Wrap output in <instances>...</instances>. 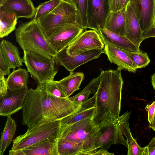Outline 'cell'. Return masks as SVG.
<instances>
[{
    "instance_id": "6da1fadb",
    "label": "cell",
    "mask_w": 155,
    "mask_h": 155,
    "mask_svg": "<svg viewBox=\"0 0 155 155\" xmlns=\"http://www.w3.org/2000/svg\"><path fill=\"white\" fill-rule=\"evenodd\" d=\"M81 104L68 97H57L47 90L46 84H39L35 89H29L22 110V124L28 130L60 120L74 113Z\"/></svg>"
},
{
    "instance_id": "7a4b0ae2",
    "label": "cell",
    "mask_w": 155,
    "mask_h": 155,
    "mask_svg": "<svg viewBox=\"0 0 155 155\" xmlns=\"http://www.w3.org/2000/svg\"><path fill=\"white\" fill-rule=\"evenodd\" d=\"M122 70H101L100 83L96 94L95 113L93 118L96 126L107 114L119 117L121 108L122 91L124 81Z\"/></svg>"
},
{
    "instance_id": "3957f363",
    "label": "cell",
    "mask_w": 155,
    "mask_h": 155,
    "mask_svg": "<svg viewBox=\"0 0 155 155\" xmlns=\"http://www.w3.org/2000/svg\"><path fill=\"white\" fill-rule=\"evenodd\" d=\"M15 36L16 41L23 51L54 58L56 52L48 43L38 21L34 18L20 23L15 30Z\"/></svg>"
},
{
    "instance_id": "277c9868",
    "label": "cell",
    "mask_w": 155,
    "mask_h": 155,
    "mask_svg": "<svg viewBox=\"0 0 155 155\" xmlns=\"http://www.w3.org/2000/svg\"><path fill=\"white\" fill-rule=\"evenodd\" d=\"M97 127L94 125L93 118H88L61 128L59 138L82 146L85 155H91L97 150Z\"/></svg>"
},
{
    "instance_id": "5b68a950",
    "label": "cell",
    "mask_w": 155,
    "mask_h": 155,
    "mask_svg": "<svg viewBox=\"0 0 155 155\" xmlns=\"http://www.w3.org/2000/svg\"><path fill=\"white\" fill-rule=\"evenodd\" d=\"M38 22L48 40L61 25L78 23L76 8L74 5L61 0L56 8Z\"/></svg>"
},
{
    "instance_id": "8992f818",
    "label": "cell",
    "mask_w": 155,
    "mask_h": 155,
    "mask_svg": "<svg viewBox=\"0 0 155 155\" xmlns=\"http://www.w3.org/2000/svg\"><path fill=\"white\" fill-rule=\"evenodd\" d=\"M23 51V62L33 79L39 84L54 80L58 71L55 68L54 58L49 59L32 52Z\"/></svg>"
},
{
    "instance_id": "52a82bcc",
    "label": "cell",
    "mask_w": 155,
    "mask_h": 155,
    "mask_svg": "<svg viewBox=\"0 0 155 155\" xmlns=\"http://www.w3.org/2000/svg\"><path fill=\"white\" fill-rule=\"evenodd\" d=\"M61 129L60 120L27 130L14 140L11 150H22L48 139L58 138Z\"/></svg>"
},
{
    "instance_id": "ba28073f",
    "label": "cell",
    "mask_w": 155,
    "mask_h": 155,
    "mask_svg": "<svg viewBox=\"0 0 155 155\" xmlns=\"http://www.w3.org/2000/svg\"><path fill=\"white\" fill-rule=\"evenodd\" d=\"M119 117L108 114L96 125L97 128V150L100 148L107 149L111 145L118 143L127 148V140L118 126Z\"/></svg>"
},
{
    "instance_id": "9c48e42d",
    "label": "cell",
    "mask_w": 155,
    "mask_h": 155,
    "mask_svg": "<svg viewBox=\"0 0 155 155\" xmlns=\"http://www.w3.org/2000/svg\"><path fill=\"white\" fill-rule=\"evenodd\" d=\"M84 30L77 23L65 24L59 27L48 42L57 54L68 46Z\"/></svg>"
},
{
    "instance_id": "30bf717a",
    "label": "cell",
    "mask_w": 155,
    "mask_h": 155,
    "mask_svg": "<svg viewBox=\"0 0 155 155\" xmlns=\"http://www.w3.org/2000/svg\"><path fill=\"white\" fill-rule=\"evenodd\" d=\"M104 47V44L97 31L86 30L66 48V52L68 55L73 56L93 50L103 49Z\"/></svg>"
},
{
    "instance_id": "8fae6325",
    "label": "cell",
    "mask_w": 155,
    "mask_h": 155,
    "mask_svg": "<svg viewBox=\"0 0 155 155\" xmlns=\"http://www.w3.org/2000/svg\"><path fill=\"white\" fill-rule=\"evenodd\" d=\"M110 12V0H87V28L97 32L99 28H104Z\"/></svg>"
},
{
    "instance_id": "7c38bea8",
    "label": "cell",
    "mask_w": 155,
    "mask_h": 155,
    "mask_svg": "<svg viewBox=\"0 0 155 155\" xmlns=\"http://www.w3.org/2000/svg\"><path fill=\"white\" fill-rule=\"evenodd\" d=\"M103 53H104V48L93 50L71 56L67 54L66 48L56 54L54 58L55 63L57 65L63 66L71 72L81 65L98 58Z\"/></svg>"
},
{
    "instance_id": "4fadbf2b",
    "label": "cell",
    "mask_w": 155,
    "mask_h": 155,
    "mask_svg": "<svg viewBox=\"0 0 155 155\" xmlns=\"http://www.w3.org/2000/svg\"><path fill=\"white\" fill-rule=\"evenodd\" d=\"M134 0L127 6L125 11V36L138 48L144 40Z\"/></svg>"
},
{
    "instance_id": "5bb4252c",
    "label": "cell",
    "mask_w": 155,
    "mask_h": 155,
    "mask_svg": "<svg viewBox=\"0 0 155 155\" xmlns=\"http://www.w3.org/2000/svg\"><path fill=\"white\" fill-rule=\"evenodd\" d=\"M28 87L16 90L8 89L6 94L0 97V115L11 116L22 109L27 95Z\"/></svg>"
},
{
    "instance_id": "9a60e30c",
    "label": "cell",
    "mask_w": 155,
    "mask_h": 155,
    "mask_svg": "<svg viewBox=\"0 0 155 155\" xmlns=\"http://www.w3.org/2000/svg\"><path fill=\"white\" fill-rule=\"evenodd\" d=\"M140 28L144 33L155 26V0H134Z\"/></svg>"
},
{
    "instance_id": "2e32d148",
    "label": "cell",
    "mask_w": 155,
    "mask_h": 155,
    "mask_svg": "<svg viewBox=\"0 0 155 155\" xmlns=\"http://www.w3.org/2000/svg\"><path fill=\"white\" fill-rule=\"evenodd\" d=\"M104 53L108 60L121 69L135 73L137 69L126 51L113 46L107 43H104Z\"/></svg>"
},
{
    "instance_id": "e0dca14e",
    "label": "cell",
    "mask_w": 155,
    "mask_h": 155,
    "mask_svg": "<svg viewBox=\"0 0 155 155\" xmlns=\"http://www.w3.org/2000/svg\"><path fill=\"white\" fill-rule=\"evenodd\" d=\"M97 32L104 43L130 52L140 51L138 48L127 38L109 31L105 28H99Z\"/></svg>"
},
{
    "instance_id": "ac0fdd59",
    "label": "cell",
    "mask_w": 155,
    "mask_h": 155,
    "mask_svg": "<svg viewBox=\"0 0 155 155\" xmlns=\"http://www.w3.org/2000/svg\"><path fill=\"white\" fill-rule=\"evenodd\" d=\"M131 111H127L119 116L118 123L119 128L126 137L128 145L127 155H143L144 148L140 147L133 137L130 131L129 119Z\"/></svg>"
},
{
    "instance_id": "d6986e66",
    "label": "cell",
    "mask_w": 155,
    "mask_h": 155,
    "mask_svg": "<svg viewBox=\"0 0 155 155\" xmlns=\"http://www.w3.org/2000/svg\"><path fill=\"white\" fill-rule=\"evenodd\" d=\"M2 5L12 11L18 19L31 18L35 14L36 8L31 0H5Z\"/></svg>"
},
{
    "instance_id": "ffe728a7",
    "label": "cell",
    "mask_w": 155,
    "mask_h": 155,
    "mask_svg": "<svg viewBox=\"0 0 155 155\" xmlns=\"http://www.w3.org/2000/svg\"><path fill=\"white\" fill-rule=\"evenodd\" d=\"M0 53L11 69H15L23 65V61L20 56L18 48L9 41L2 40L0 44Z\"/></svg>"
},
{
    "instance_id": "44dd1931",
    "label": "cell",
    "mask_w": 155,
    "mask_h": 155,
    "mask_svg": "<svg viewBox=\"0 0 155 155\" xmlns=\"http://www.w3.org/2000/svg\"><path fill=\"white\" fill-rule=\"evenodd\" d=\"M58 138L48 139L21 150L25 155H58Z\"/></svg>"
},
{
    "instance_id": "7402d4cb",
    "label": "cell",
    "mask_w": 155,
    "mask_h": 155,
    "mask_svg": "<svg viewBox=\"0 0 155 155\" xmlns=\"http://www.w3.org/2000/svg\"><path fill=\"white\" fill-rule=\"evenodd\" d=\"M126 8L117 12H110L106 18L104 28L125 36Z\"/></svg>"
},
{
    "instance_id": "603a6c76",
    "label": "cell",
    "mask_w": 155,
    "mask_h": 155,
    "mask_svg": "<svg viewBox=\"0 0 155 155\" xmlns=\"http://www.w3.org/2000/svg\"><path fill=\"white\" fill-rule=\"evenodd\" d=\"M17 18L11 10L0 6V37L7 36L16 28Z\"/></svg>"
},
{
    "instance_id": "cb8c5ba5",
    "label": "cell",
    "mask_w": 155,
    "mask_h": 155,
    "mask_svg": "<svg viewBox=\"0 0 155 155\" xmlns=\"http://www.w3.org/2000/svg\"><path fill=\"white\" fill-rule=\"evenodd\" d=\"M84 77V74L81 72H70L68 76L57 82L60 85L68 97L75 91L78 90Z\"/></svg>"
},
{
    "instance_id": "d4e9b609",
    "label": "cell",
    "mask_w": 155,
    "mask_h": 155,
    "mask_svg": "<svg viewBox=\"0 0 155 155\" xmlns=\"http://www.w3.org/2000/svg\"><path fill=\"white\" fill-rule=\"evenodd\" d=\"M28 72L25 69L19 67L16 70L13 69L6 79L8 89L16 90L28 86Z\"/></svg>"
},
{
    "instance_id": "484cf974",
    "label": "cell",
    "mask_w": 155,
    "mask_h": 155,
    "mask_svg": "<svg viewBox=\"0 0 155 155\" xmlns=\"http://www.w3.org/2000/svg\"><path fill=\"white\" fill-rule=\"evenodd\" d=\"M17 127L15 120L11 116H7V121L1 133L0 144V155H2L11 143Z\"/></svg>"
},
{
    "instance_id": "4316f807",
    "label": "cell",
    "mask_w": 155,
    "mask_h": 155,
    "mask_svg": "<svg viewBox=\"0 0 155 155\" xmlns=\"http://www.w3.org/2000/svg\"><path fill=\"white\" fill-rule=\"evenodd\" d=\"M96 109L95 107L86 108L81 105L76 112L68 115L61 120V128L74 124L82 120L93 118Z\"/></svg>"
},
{
    "instance_id": "83f0119b",
    "label": "cell",
    "mask_w": 155,
    "mask_h": 155,
    "mask_svg": "<svg viewBox=\"0 0 155 155\" xmlns=\"http://www.w3.org/2000/svg\"><path fill=\"white\" fill-rule=\"evenodd\" d=\"M100 83V76L94 78L81 91L74 96L69 97L74 102L80 104L84 101L88 99L91 94H95L97 91Z\"/></svg>"
},
{
    "instance_id": "f1b7e54d",
    "label": "cell",
    "mask_w": 155,
    "mask_h": 155,
    "mask_svg": "<svg viewBox=\"0 0 155 155\" xmlns=\"http://www.w3.org/2000/svg\"><path fill=\"white\" fill-rule=\"evenodd\" d=\"M57 148L58 155H85L82 146L62 139L58 138Z\"/></svg>"
},
{
    "instance_id": "f546056e",
    "label": "cell",
    "mask_w": 155,
    "mask_h": 155,
    "mask_svg": "<svg viewBox=\"0 0 155 155\" xmlns=\"http://www.w3.org/2000/svg\"><path fill=\"white\" fill-rule=\"evenodd\" d=\"M61 0H50L42 3L36 8L34 18L38 21L50 13L59 4Z\"/></svg>"
},
{
    "instance_id": "4dcf8cb0",
    "label": "cell",
    "mask_w": 155,
    "mask_h": 155,
    "mask_svg": "<svg viewBox=\"0 0 155 155\" xmlns=\"http://www.w3.org/2000/svg\"><path fill=\"white\" fill-rule=\"evenodd\" d=\"M134 64L136 68H144L150 62L147 53L141 52H130L126 51Z\"/></svg>"
},
{
    "instance_id": "1f68e13d",
    "label": "cell",
    "mask_w": 155,
    "mask_h": 155,
    "mask_svg": "<svg viewBox=\"0 0 155 155\" xmlns=\"http://www.w3.org/2000/svg\"><path fill=\"white\" fill-rule=\"evenodd\" d=\"M87 0H76L75 5L78 16V24L85 31L87 30Z\"/></svg>"
},
{
    "instance_id": "d6a6232c",
    "label": "cell",
    "mask_w": 155,
    "mask_h": 155,
    "mask_svg": "<svg viewBox=\"0 0 155 155\" xmlns=\"http://www.w3.org/2000/svg\"><path fill=\"white\" fill-rule=\"evenodd\" d=\"M45 84L47 91L51 94L58 97H68L57 81L54 80Z\"/></svg>"
},
{
    "instance_id": "836d02e7",
    "label": "cell",
    "mask_w": 155,
    "mask_h": 155,
    "mask_svg": "<svg viewBox=\"0 0 155 155\" xmlns=\"http://www.w3.org/2000/svg\"><path fill=\"white\" fill-rule=\"evenodd\" d=\"M132 0H110V12H115L126 8Z\"/></svg>"
},
{
    "instance_id": "e575fe53",
    "label": "cell",
    "mask_w": 155,
    "mask_h": 155,
    "mask_svg": "<svg viewBox=\"0 0 155 155\" xmlns=\"http://www.w3.org/2000/svg\"><path fill=\"white\" fill-rule=\"evenodd\" d=\"M11 69L0 53V76L9 75L11 73Z\"/></svg>"
},
{
    "instance_id": "d590c367",
    "label": "cell",
    "mask_w": 155,
    "mask_h": 155,
    "mask_svg": "<svg viewBox=\"0 0 155 155\" xmlns=\"http://www.w3.org/2000/svg\"><path fill=\"white\" fill-rule=\"evenodd\" d=\"M144 148L143 155H155V137H153L149 143Z\"/></svg>"
},
{
    "instance_id": "8d00e7d4",
    "label": "cell",
    "mask_w": 155,
    "mask_h": 155,
    "mask_svg": "<svg viewBox=\"0 0 155 155\" xmlns=\"http://www.w3.org/2000/svg\"><path fill=\"white\" fill-rule=\"evenodd\" d=\"M145 108L148 112V120L150 124L152 122L155 114V101L150 104H147Z\"/></svg>"
},
{
    "instance_id": "74e56055",
    "label": "cell",
    "mask_w": 155,
    "mask_h": 155,
    "mask_svg": "<svg viewBox=\"0 0 155 155\" xmlns=\"http://www.w3.org/2000/svg\"><path fill=\"white\" fill-rule=\"evenodd\" d=\"M8 88L6 79L4 76H0V97L5 95L7 94Z\"/></svg>"
},
{
    "instance_id": "f35d334b",
    "label": "cell",
    "mask_w": 155,
    "mask_h": 155,
    "mask_svg": "<svg viewBox=\"0 0 155 155\" xmlns=\"http://www.w3.org/2000/svg\"><path fill=\"white\" fill-rule=\"evenodd\" d=\"M114 154L113 153L108 152L105 149L100 148L98 150H97L93 152L91 155H114Z\"/></svg>"
},
{
    "instance_id": "ab89813d",
    "label": "cell",
    "mask_w": 155,
    "mask_h": 155,
    "mask_svg": "<svg viewBox=\"0 0 155 155\" xmlns=\"http://www.w3.org/2000/svg\"><path fill=\"white\" fill-rule=\"evenodd\" d=\"M150 38H155V26L143 33L144 40Z\"/></svg>"
},
{
    "instance_id": "60d3db41",
    "label": "cell",
    "mask_w": 155,
    "mask_h": 155,
    "mask_svg": "<svg viewBox=\"0 0 155 155\" xmlns=\"http://www.w3.org/2000/svg\"><path fill=\"white\" fill-rule=\"evenodd\" d=\"M9 155H25L21 150H10L9 151Z\"/></svg>"
},
{
    "instance_id": "b9f144b4",
    "label": "cell",
    "mask_w": 155,
    "mask_h": 155,
    "mask_svg": "<svg viewBox=\"0 0 155 155\" xmlns=\"http://www.w3.org/2000/svg\"><path fill=\"white\" fill-rule=\"evenodd\" d=\"M149 127L152 128L155 131V114L152 122L150 124Z\"/></svg>"
},
{
    "instance_id": "7bdbcfd3",
    "label": "cell",
    "mask_w": 155,
    "mask_h": 155,
    "mask_svg": "<svg viewBox=\"0 0 155 155\" xmlns=\"http://www.w3.org/2000/svg\"><path fill=\"white\" fill-rule=\"evenodd\" d=\"M151 79L152 86L155 91V73H154L151 76Z\"/></svg>"
},
{
    "instance_id": "ee69618b",
    "label": "cell",
    "mask_w": 155,
    "mask_h": 155,
    "mask_svg": "<svg viewBox=\"0 0 155 155\" xmlns=\"http://www.w3.org/2000/svg\"><path fill=\"white\" fill-rule=\"evenodd\" d=\"M71 3H72L75 5L76 3V0H63Z\"/></svg>"
},
{
    "instance_id": "f6af8a7d",
    "label": "cell",
    "mask_w": 155,
    "mask_h": 155,
    "mask_svg": "<svg viewBox=\"0 0 155 155\" xmlns=\"http://www.w3.org/2000/svg\"><path fill=\"white\" fill-rule=\"evenodd\" d=\"M5 0H0V6L2 5Z\"/></svg>"
},
{
    "instance_id": "bcb514c9",
    "label": "cell",
    "mask_w": 155,
    "mask_h": 155,
    "mask_svg": "<svg viewBox=\"0 0 155 155\" xmlns=\"http://www.w3.org/2000/svg\"></svg>"
}]
</instances>
